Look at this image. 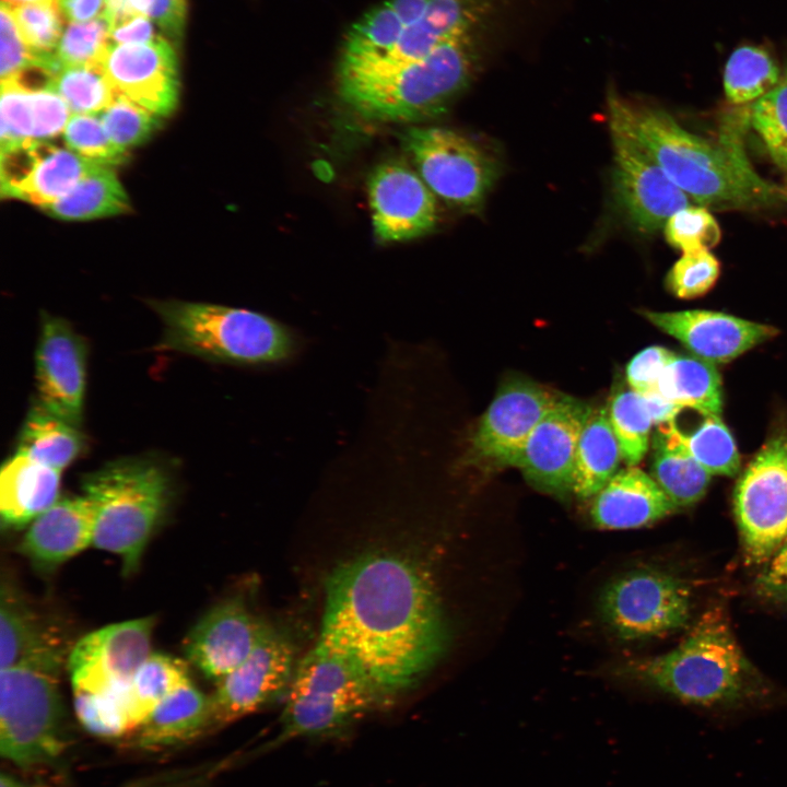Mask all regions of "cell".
<instances>
[{
	"label": "cell",
	"instance_id": "6da1fadb",
	"mask_svg": "<svg viewBox=\"0 0 787 787\" xmlns=\"http://www.w3.org/2000/svg\"><path fill=\"white\" fill-rule=\"evenodd\" d=\"M447 639L435 587L409 557L365 553L327 577L315 644L346 660L385 703L436 665Z\"/></svg>",
	"mask_w": 787,
	"mask_h": 787
},
{
	"label": "cell",
	"instance_id": "7a4b0ae2",
	"mask_svg": "<svg viewBox=\"0 0 787 787\" xmlns=\"http://www.w3.org/2000/svg\"><path fill=\"white\" fill-rule=\"evenodd\" d=\"M610 128L632 138L694 204L761 211L787 205V188L763 178L750 163L738 129L707 139L666 110L608 93Z\"/></svg>",
	"mask_w": 787,
	"mask_h": 787
},
{
	"label": "cell",
	"instance_id": "3957f363",
	"mask_svg": "<svg viewBox=\"0 0 787 787\" xmlns=\"http://www.w3.org/2000/svg\"><path fill=\"white\" fill-rule=\"evenodd\" d=\"M508 24L477 30L428 55L367 70H338L342 101L361 117L383 122L437 116L472 81Z\"/></svg>",
	"mask_w": 787,
	"mask_h": 787
},
{
	"label": "cell",
	"instance_id": "277c9868",
	"mask_svg": "<svg viewBox=\"0 0 787 787\" xmlns=\"http://www.w3.org/2000/svg\"><path fill=\"white\" fill-rule=\"evenodd\" d=\"M627 668L654 690L717 714L763 706L772 700V692L752 673L719 608L705 611L670 651L635 660Z\"/></svg>",
	"mask_w": 787,
	"mask_h": 787
},
{
	"label": "cell",
	"instance_id": "5b68a950",
	"mask_svg": "<svg viewBox=\"0 0 787 787\" xmlns=\"http://www.w3.org/2000/svg\"><path fill=\"white\" fill-rule=\"evenodd\" d=\"M519 0H386L349 30L338 70L414 60L477 30L508 24Z\"/></svg>",
	"mask_w": 787,
	"mask_h": 787
},
{
	"label": "cell",
	"instance_id": "8992f818",
	"mask_svg": "<svg viewBox=\"0 0 787 787\" xmlns=\"http://www.w3.org/2000/svg\"><path fill=\"white\" fill-rule=\"evenodd\" d=\"M164 326L162 345L215 362L266 365L289 360L295 333L265 314L224 305L152 301Z\"/></svg>",
	"mask_w": 787,
	"mask_h": 787
},
{
	"label": "cell",
	"instance_id": "52a82bcc",
	"mask_svg": "<svg viewBox=\"0 0 787 787\" xmlns=\"http://www.w3.org/2000/svg\"><path fill=\"white\" fill-rule=\"evenodd\" d=\"M81 484L93 512L92 545L133 573L169 501L166 470L148 458H125L86 473Z\"/></svg>",
	"mask_w": 787,
	"mask_h": 787
},
{
	"label": "cell",
	"instance_id": "ba28073f",
	"mask_svg": "<svg viewBox=\"0 0 787 787\" xmlns=\"http://www.w3.org/2000/svg\"><path fill=\"white\" fill-rule=\"evenodd\" d=\"M284 697L274 743L339 736L385 703L354 667L317 644L298 659Z\"/></svg>",
	"mask_w": 787,
	"mask_h": 787
},
{
	"label": "cell",
	"instance_id": "9c48e42d",
	"mask_svg": "<svg viewBox=\"0 0 787 787\" xmlns=\"http://www.w3.org/2000/svg\"><path fill=\"white\" fill-rule=\"evenodd\" d=\"M60 672L16 666L0 672V753L19 767L55 761L64 750Z\"/></svg>",
	"mask_w": 787,
	"mask_h": 787
},
{
	"label": "cell",
	"instance_id": "30bf717a",
	"mask_svg": "<svg viewBox=\"0 0 787 787\" xmlns=\"http://www.w3.org/2000/svg\"><path fill=\"white\" fill-rule=\"evenodd\" d=\"M691 590L680 578L655 568L629 571L606 585L599 613L618 639L659 637L685 626L691 616Z\"/></svg>",
	"mask_w": 787,
	"mask_h": 787
},
{
	"label": "cell",
	"instance_id": "8fae6325",
	"mask_svg": "<svg viewBox=\"0 0 787 787\" xmlns=\"http://www.w3.org/2000/svg\"><path fill=\"white\" fill-rule=\"evenodd\" d=\"M402 143L426 186L454 207L479 209L498 176L496 160L451 129L411 127Z\"/></svg>",
	"mask_w": 787,
	"mask_h": 787
},
{
	"label": "cell",
	"instance_id": "7c38bea8",
	"mask_svg": "<svg viewBox=\"0 0 787 787\" xmlns=\"http://www.w3.org/2000/svg\"><path fill=\"white\" fill-rule=\"evenodd\" d=\"M748 564H765L787 540V434L768 439L740 475L733 494Z\"/></svg>",
	"mask_w": 787,
	"mask_h": 787
},
{
	"label": "cell",
	"instance_id": "4fadbf2b",
	"mask_svg": "<svg viewBox=\"0 0 787 787\" xmlns=\"http://www.w3.org/2000/svg\"><path fill=\"white\" fill-rule=\"evenodd\" d=\"M562 397L530 378L508 377L479 422L469 457L491 468L516 467L531 432Z\"/></svg>",
	"mask_w": 787,
	"mask_h": 787
},
{
	"label": "cell",
	"instance_id": "5bb4252c",
	"mask_svg": "<svg viewBox=\"0 0 787 787\" xmlns=\"http://www.w3.org/2000/svg\"><path fill=\"white\" fill-rule=\"evenodd\" d=\"M297 661L291 638L270 625L250 655L216 682L210 695L212 727L235 721L285 696Z\"/></svg>",
	"mask_w": 787,
	"mask_h": 787
},
{
	"label": "cell",
	"instance_id": "9a60e30c",
	"mask_svg": "<svg viewBox=\"0 0 787 787\" xmlns=\"http://www.w3.org/2000/svg\"><path fill=\"white\" fill-rule=\"evenodd\" d=\"M610 131L615 202L633 230L654 234L673 213L694 203L638 143L616 129Z\"/></svg>",
	"mask_w": 787,
	"mask_h": 787
},
{
	"label": "cell",
	"instance_id": "2e32d148",
	"mask_svg": "<svg viewBox=\"0 0 787 787\" xmlns=\"http://www.w3.org/2000/svg\"><path fill=\"white\" fill-rule=\"evenodd\" d=\"M153 616L109 624L80 638L68 656L73 691L126 690L151 654Z\"/></svg>",
	"mask_w": 787,
	"mask_h": 787
},
{
	"label": "cell",
	"instance_id": "e0dca14e",
	"mask_svg": "<svg viewBox=\"0 0 787 787\" xmlns=\"http://www.w3.org/2000/svg\"><path fill=\"white\" fill-rule=\"evenodd\" d=\"M98 64L118 94L164 118L179 98L175 46L165 37L148 44L109 42Z\"/></svg>",
	"mask_w": 787,
	"mask_h": 787
},
{
	"label": "cell",
	"instance_id": "ac0fdd59",
	"mask_svg": "<svg viewBox=\"0 0 787 787\" xmlns=\"http://www.w3.org/2000/svg\"><path fill=\"white\" fill-rule=\"evenodd\" d=\"M591 409L563 395L531 432L516 467L533 488L556 497L573 493L577 444Z\"/></svg>",
	"mask_w": 787,
	"mask_h": 787
},
{
	"label": "cell",
	"instance_id": "d6986e66",
	"mask_svg": "<svg viewBox=\"0 0 787 787\" xmlns=\"http://www.w3.org/2000/svg\"><path fill=\"white\" fill-rule=\"evenodd\" d=\"M269 626L243 596L234 595L213 606L193 625L184 641L186 658L216 683L250 655Z\"/></svg>",
	"mask_w": 787,
	"mask_h": 787
},
{
	"label": "cell",
	"instance_id": "ffe728a7",
	"mask_svg": "<svg viewBox=\"0 0 787 787\" xmlns=\"http://www.w3.org/2000/svg\"><path fill=\"white\" fill-rule=\"evenodd\" d=\"M86 343L68 321L45 314L36 349L37 401L79 426L86 379Z\"/></svg>",
	"mask_w": 787,
	"mask_h": 787
},
{
	"label": "cell",
	"instance_id": "44dd1931",
	"mask_svg": "<svg viewBox=\"0 0 787 787\" xmlns=\"http://www.w3.org/2000/svg\"><path fill=\"white\" fill-rule=\"evenodd\" d=\"M101 164L68 148L30 140L1 151V195L43 210Z\"/></svg>",
	"mask_w": 787,
	"mask_h": 787
},
{
	"label": "cell",
	"instance_id": "7402d4cb",
	"mask_svg": "<svg viewBox=\"0 0 787 787\" xmlns=\"http://www.w3.org/2000/svg\"><path fill=\"white\" fill-rule=\"evenodd\" d=\"M367 186L373 226L380 240L404 242L434 228L435 195L406 162L389 160L379 164Z\"/></svg>",
	"mask_w": 787,
	"mask_h": 787
},
{
	"label": "cell",
	"instance_id": "603a6c76",
	"mask_svg": "<svg viewBox=\"0 0 787 787\" xmlns=\"http://www.w3.org/2000/svg\"><path fill=\"white\" fill-rule=\"evenodd\" d=\"M643 315L696 357L714 364L731 361L778 333L773 326L714 310H644Z\"/></svg>",
	"mask_w": 787,
	"mask_h": 787
},
{
	"label": "cell",
	"instance_id": "cb8c5ba5",
	"mask_svg": "<svg viewBox=\"0 0 787 787\" xmlns=\"http://www.w3.org/2000/svg\"><path fill=\"white\" fill-rule=\"evenodd\" d=\"M64 649L59 630L44 621L10 584H2L0 600L1 669L33 666L60 672Z\"/></svg>",
	"mask_w": 787,
	"mask_h": 787
},
{
	"label": "cell",
	"instance_id": "d4e9b609",
	"mask_svg": "<svg viewBox=\"0 0 787 787\" xmlns=\"http://www.w3.org/2000/svg\"><path fill=\"white\" fill-rule=\"evenodd\" d=\"M93 544V512L82 496L59 498L34 519L19 550L34 566L50 571Z\"/></svg>",
	"mask_w": 787,
	"mask_h": 787
},
{
	"label": "cell",
	"instance_id": "484cf974",
	"mask_svg": "<svg viewBox=\"0 0 787 787\" xmlns=\"http://www.w3.org/2000/svg\"><path fill=\"white\" fill-rule=\"evenodd\" d=\"M677 508L651 474L626 466L594 496L590 518L601 529H633L654 524Z\"/></svg>",
	"mask_w": 787,
	"mask_h": 787
},
{
	"label": "cell",
	"instance_id": "4316f807",
	"mask_svg": "<svg viewBox=\"0 0 787 787\" xmlns=\"http://www.w3.org/2000/svg\"><path fill=\"white\" fill-rule=\"evenodd\" d=\"M60 473L15 453L0 472V515L3 526L23 528L59 500Z\"/></svg>",
	"mask_w": 787,
	"mask_h": 787
},
{
	"label": "cell",
	"instance_id": "83f0119b",
	"mask_svg": "<svg viewBox=\"0 0 787 787\" xmlns=\"http://www.w3.org/2000/svg\"><path fill=\"white\" fill-rule=\"evenodd\" d=\"M212 728L210 696L192 682L165 697L134 731L141 748L166 747L190 740Z\"/></svg>",
	"mask_w": 787,
	"mask_h": 787
},
{
	"label": "cell",
	"instance_id": "f1b7e54d",
	"mask_svg": "<svg viewBox=\"0 0 787 787\" xmlns=\"http://www.w3.org/2000/svg\"><path fill=\"white\" fill-rule=\"evenodd\" d=\"M658 426L651 442V477L677 507L692 505L706 493L712 474L686 449L674 421Z\"/></svg>",
	"mask_w": 787,
	"mask_h": 787
},
{
	"label": "cell",
	"instance_id": "f546056e",
	"mask_svg": "<svg viewBox=\"0 0 787 787\" xmlns=\"http://www.w3.org/2000/svg\"><path fill=\"white\" fill-rule=\"evenodd\" d=\"M622 459L608 408H592L577 444L573 494L594 497L619 471Z\"/></svg>",
	"mask_w": 787,
	"mask_h": 787
},
{
	"label": "cell",
	"instance_id": "4dcf8cb0",
	"mask_svg": "<svg viewBox=\"0 0 787 787\" xmlns=\"http://www.w3.org/2000/svg\"><path fill=\"white\" fill-rule=\"evenodd\" d=\"M43 210L59 220L89 221L125 214L131 205L114 166L101 164Z\"/></svg>",
	"mask_w": 787,
	"mask_h": 787
},
{
	"label": "cell",
	"instance_id": "1f68e13d",
	"mask_svg": "<svg viewBox=\"0 0 787 787\" xmlns=\"http://www.w3.org/2000/svg\"><path fill=\"white\" fill-rule=\"evenodd\" d=\"M85 436L38 401L30 409L20 432L16 453L62 471L83 450Z\"/></svg>",
	"mask_w": 787,
	"mask_h": 787
},
{
	"label": "cell",
	"instance_id": "d6a6232c",
	"mask_svg": "<svg viewBox=\"0 0 787 787\" xmlns=\"http://www.w3.org/2000/svg\"><path fill=\"white\" fill-rule=\"evenodd\" d=\"M656 390L683 409L705 415H720L721 380L714 363L694 356H678L660 375Z\"/></svg>",
	"mask_w": 787,
	"mask_h": 787
},
{
	"label": "cell",
	"instance_id": "836d02e7",
	"mask_svg": "<svg viewBox=\"0 0 787 787\" xmlns=\"http://www.w3.org/2000/svg\"><path fill=\"white\" fill-rule=\"evenodd\" d=\"M782 70L770 47L756 44L738 46L724 69L727 101L732 105L753 104L778 83Z\"/></svg>",
	"mask_w": 787,
	"mask_h": 787
},
{
	"label": "cell",
	"instance_id": "e575fe53",
	"mask_svg": "<svg viewBox=\"0 0 787 787\" xmlns=\"http://www.w3.org/2000/svg\"><path fill=\"white\" fill-rule=\"evenodd\" d=\"M190 682V672L184 660L151 653L134 673L127 690L132 732L165 697Z\"/></svg>",
	"mask_w": 787,
	"mask_h": 787
},
{
	"label": "cell",
	"instance_id": "d590c367",
	"mask_svg": "<svg viewBox=\"0 0 787 787\" xmlns=\"http://www.w3.org/2000/svg\"><path fill=\"white\" fill-rule=\"evenodd\" d=\"M48 90L60 95L72 114H99L117 95L99 64L63 67Z\"/></svg>",
	"mask_w": 787,
	"mask_h": 787
},
{
	"label": "cell",
	"instance_id": "8d00e7d4",
	"mask_svg": "<svg viewBox=\"0 0 787 787\" xmlns=\"http://www.w3.org/2000/svg\"><path fill=\"white\" fill-rule=\"evenodd\" d=\"M609 420L627 466H637L646 455L654 422L643 396L634 390L616 393L608 408Z\"/></svg>",
	"mask_w": 787,
	"mask_h": 787
},
{
	"label": "cell",
	"instance_id": "74e56055",
	"mask_svg": "<svg viewBox=\"0 0 787 787\" xmlns=\"http://www.w3.org/2000/svg\"><path fill=\"white\" fill-rule=\"evenodd\" d=\"M682 439L693 458L712 475L733 477L739 472L736 442L719 415H705L694 432H682Z\"/></svg>",
	"mask_w": 787,
	"mask_h": 787
},
{
	"label": "cell",
	"instance_id": "f35d334b",
	"mask_svg": "<svg viewBox=\"0 0 787 787\" xmlns=\"http://www.w3.org/2000/svg\"><path fill=\"white\" fill-rule=\"evenodd\" d=\"M750 122L772 161L787 175V63L778 83L751 104Z\"/></svg>",
	"mask_w": 787,
	"mask_h": 787
},
{
	"label": "cell",
	"instance_id": "ab89813d",
	"mask_svg": "<svg viewBox=\"0 0 787 787\" xmlns=\"http://www.w3.org/2000/svg\"><path fill=\"white\" fill-rule=\"evenodd\" d=\"M127 690L111 692L73 691V703L81 725L103 738L132 732Z\"/></svg>",
	"mask_w": 787,
	"mask_h": 787
},
{
	"label": "cell",
	"instance_id": "60d3db41",
	"mask_svg": "<svg viewBox=\"0 0 787 787\" xmlns=\"http://www.w3.org/2000/svg\"><path fill=\"white\" fill-rule=\"evenodd\" d=\"M97 115L109 139L125 151L145 142L163 119L118 93Z\"/></svg>",
	"mask_w": 787,
	"mask_h": 787
},
{
	"label": "cell",
	"instance_id": "b9f144b4",
	"mask_svg": "<svg viewBox=\"0 0 787 787\" xmlns=\"http://www.w3.org/2000/svg\"><path fill=\"white\" fill-rule=\"evenodd\" d=\"M28 46L42 57L52 56L63 34L64 17L57 0L10 5Z\"/></svg>",
	"mask_w": 787,
	"mask_h": 787
},
{
	"label": "cell",
	"instance_id": "7bdbcfd3",
	"mask_svg": "<svg viewBox=\"0 0 787 787\" xmlns=\"http://www.w3.org/2000/svg\"><path fill=\"white\" fill-rule=\"evenodd\" d=\"M62 138L66 148L94 162L116 166L127 156L109 139L97 114H72Z\"/></svg>",
	"mask_w": 787,
	"mask_h": 787
},
{
	"label": "cell",
	"instance_id": "ee69618b",
	"mask_svg": "<svg viewBox=\"0 0 787 787\" xmlns=\"http://www.w3.org/2000/svg\"><path fill=\"white\" fill-rule=\"evenodd\" d=\"M667 242L682 254L710 250L721 236L720 227L707 208L691 204L673 213L663 226Z\"/></svg>",
	"mask_w": 787,
	"mask_h": 787
},
{
	"label": "cell",
	"instance_id": "f6af8a7d",
	"mask_svg": "<svg viewBox=\"0 0 787 787\" xmlns=\"http://www.w3.org/2000/svg\"><path fill=\"white\" fill-rule=\"evenodd\" d=\"M109 30L107 15L85 23H68L55 51L61 68L98 64L109 44Z\"/></svg>",
	"mask_w": 787,
	"mask_h": 787
},
{
	"label": "cell",
	"instance_id": "bcb514c9",
	"mask_svg": "<svg viewBox=\"0 0 787 787\" xmlns=\"http://www.w3.org/2000/svg\"><path fill=\"white\" fill-rule=\"evenodd\" d=\"M720 273L718 259L710 250L682 254L666 277L667 289L682 299L706 294Z\"/></svg>",
	"mask_w": 787,
	"mask_h": 787
},
{
	"label": "cell",
	"instance_id": "7dc6e473",
	"mask_svg": "<svg viewBox=\"0 0 787 787\" xmlns=\"http://www.w3.org/2000/svg\"><path fill=\"white\" fill-rule=\"evenodd\" d=\"M0 77L1 81L34 68L46 67L57 72L59 66L55 54L38 56L23 38L9 4L1 2L0 9Z\"/></svg>",
	"mask_w": 787,
	"mask_h": 787
},
{
	"label": "cell",
	"instance_id": "c3c4849f",
	"mask_svg": "<svg viewBox=\"0 0 787 787\" xmlns=\"http://www.w3.org/2000/svg\"><path fill=\"white\" fill-rule=\"evenodd\" d=\"M1 151L34 140L31 90L14 81H1Z\"/></svg>",
	"mask_w": 787,
	"mask_h": 787
},
{
	"label": "cell",
	"instance_id": "681fc988",
	"mask_svg": "<svg viewBox=\"0 0 787 787\" xmlns=\"http://www.w3.org/2000/svg\"><path fill=\"white\" fill-rule=\"evenodd\" d=\"M31 106L34 140L50 142L63 133L72 111L60 95L48 89L31 91Z\"/></svg>",
	"mask_w": 787,
	"mask_h": 787
},
{
	"label": "cell",
	"instance_id": "f907efd6",
	"mask_svg": "<svg viewBox=\"0 0 787 787\" xmlns=\"http://www.w3.org/2000/svg\"><path fill=\"white\" fill-rule=\"evenodd\" d=\"M121 7L150 17L174 46L183 38L187 0H119Z\"/></svg>",
	"mask_w": 787,
	"mask_h": 787
},
{
	"label": "cell",
	"instance_id": "816d5d0a",
	"mask_svg": "<svg viewBox=\"0 0 787 787\" xmlns=\"http://www.w3.org/2000/svg\"><path fill=\"white\" fill-rule=\"evenodd\" d=\"M674 355L659 345L638 352L626 366V379L631 389L641 395L656 390L660 375Z\"/></svg>",
	"mask_w": 787,
	"mask_h": 787
},
{
	"label": "cell",
	"instance_id": "f5cc1de1",
	"mask_svg": "<svg viewBox=\"0 0 787 787\" xmlns=\"http://www.w3.org/2000/svg\"><path fill=\"white\" fill-rule=\"evenodd\" d=\"M109 42L113 44H148L160 38L156 25L150 17L131 11H108Z\"/></svg>",
	"mask_w": 787,
	"mask_h": 787
},
{
	"label": "cell",
	"instance_id": "db71d44e",
	"mask_svg": "<svg viewBox=\"0 0 787 787\" xmlns=\"http://www.w3.org/2000/svg\"><path fill=\"white\" fill-rule=\"evenodd\" d=\"M755 590L767 600L787 604V540L757 575Z\"/></svg>",
	"mask_w": 787,
	"mask_h": 787
},
{
	"label": "cell",
	"instance_id": "11a10c76",
	"mask_svg": "<svg viewBox=\"0 0 787 787\" xmlns=\"http://www.w3.org/2000/svg\"><path fill=\"white\" fill-rule=\"evenodd\" d=\"M68 23H85L107 15L109 0H57Z\"/></svg>",
	"mask_w": 787,
	"mask_h": 787
},
{
	"label": "cell",
	"instance_id": "9f6ffc18",
	"mask_svg": "<svg viewBox=\"0 0 787 787\" xmlns=\"http://www.w3.org/2000/svg\"><path fill=\"white\" fill-rule=\"evenodd\" d=\"M642 396L654 424L662 425L673 422L678 413L683 410L682 407L668 400L657 390L648 391Z\"/></svg>",
	"mask_w": 787,
	"mask_h": 787
},
{
	"label": "cell",
	"instance_id": "6f0895ef",
	"mask_svg": "<svg viewBox=\"0 0 787 787\" xmlns=\"http://www.w3.org/2000/svg\"><path fill=\"white\" fill-rule=\"evenodd\" d=\"M0 787H38V786L20 780L16 777L12 776L11 774L1 773Z\"/></svg>",
	"mask_w": 787,
	"mask_h": 787
},
{
	"label": "cell",
	"instance_id": "680465c9",
	"mask_svg": "<svg viewBox=\"0 0 787 787\" xmlns=\"http://www.w3.org/2000/svg\"><path fill=\"white\" fill-rule=\"evenodd\" d=\"M42 1H47V0H2V2L10 4V5L42 2Z\"/></svg>",
	"mask_w": 787,
	"mask_h": 787
}]
</instances>
